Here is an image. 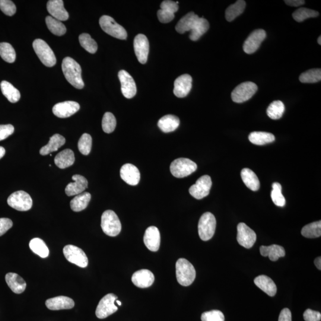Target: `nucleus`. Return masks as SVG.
I'll return each mask as SVG.
<instances>
[{"instance_id": "nucleus-30", "label": "nucleus", "mask_w": 321, "mask_h": 321, "mask_svg": "<svg viewBox=\"0 0 321 321\" xmlns=\"http://www.w3.org/2000/svg\"><path fill=\"white\" fill-rule=\"evenodd\" d=\"M260 253L263 256H268L269 259L272 261H276L279 257H284L285 255L284 247L277 245V244H272V245L268 246H260Z\"/></svg>"}, {"instance_id": "nucleus-54", "label": "nucleus", "mask_w": 321, "mask_h": 321, "mask_svg": "<svg viewBox=\"0 0 321 321\" xmlns=\"http://www.w3.org/2000/svg\"><path fill=\"white\" fill-rule=\"evenodd\" d=\"M161 9L165 10L168 12L175 14L179 10V6L176 2L170 1V0H165L162 2L160 6Z\"/></svg>"}, {"instance_id": "nucleus-28", "label": "nucleus", "mask_w": 321, "mask_h": 321, "mask_svg": "<svg viewBox=\"0 0 321 321\" xmlns=\"http://www.w3.org/2000/svg\"><path fill=\"white\" fill-rule=\"evenodd\" d=\"M75 161L74 152L71 149H66L56 155L55 163L61 169L72 166Z\"/></svg>"}, {"instance_id": "nucleus-22", "label": "nucleus", "mask_w": 321, "mask_h": 321, "mask_svg": "<svg viewBox=\"0 0 321 321\" xmlns=\"http://www.w3.org/2000/svg\"><path fill=\"white\" fill-rule=\"evenodd\" d=\"M155 276L151 271L148 269H141L133 274L132 281L136 287L144 288L150 287L154 283Z\"/></svg>"}, {"instance_id": "nucleus-34", "label": "nucleus", "mask_w": 321, "mask_h": 321, "mask_svg": "<svg viewBox=\"0 0 321 321\" xmlns=\"http://www.w3.org/2000/svg\"><path fill=\"white\" fill-rule=\"evenodd\" d=\"M3 95L12 103H17L21 99L20 92L8 81H3L0 84Z\"/></svg>"}, {"instance_id": "nucleus-20", "label": "nucleus", "mask_w": 321, "mask_h": 321, "mask_svg": "<svg viewBox=\"0 0 321 321\" xmlns=\"http://www.w3.org/2000/svg\"><path fill=\"white\" fill-rule=\"evenodd\" d=\"M120 176L126 183L132 186L137 185L141 179L138 168L131 164L123 165L120 170Z\"/></svg>"}, {"instance_id": "nucleus-4", "label": "nucleus", "mask_w": 321, "mask_h": 321, "mask_svg": "<svg viewBox=\"0 0 321 321\" xmlns=\"http://www.w3.org/2000/svg\"><path fill=\"white\" fill-rule=\"evenodd\" d=\"M33 48L38 58L44 65L52 68L56 64L55 53L45 41L37 39L34 41Z\"/></svg>"}, {"instance_id": "nucleus-58", "label": "nucleus", "mask_w": 321, "mask_h": 321, "mask_svg": "<svg viewBox=\"0 0 321 321\" xmlns=\"http://www.w3.org/2000/svg\"><path fill=\"white\" fill-rule=\"evenodd\" d=\"M314 264H315L316 266L317 267V268L320 270L321 269V257H317L314 260Z\"/></svg>"}, {"instance_id": "nucleus-50", "label": "nucleus", "mask_w": 321, "mask_h": 321, "mask_svg": "<svg viewBox=\"0 0 321 321\" xmlns=\"http://www.w3.org/2000/svg\"><path fill=\"white\" fill-rule=\"evenodd\" d=\"M0 10L9 17H12L17 12V7L10 0H0Z\"/></svg>"}, {"instance_id": "nucleus-12", "label": "nucleus", "mask_w": 321, "mask_h": 321, "mask_svg": "<svg viewBox=\"0 0 321 321\" xmlns=\"http://www.w3.org/2000/svg\"><path fill=\"white\" fill-rule=\"evenodd\" d=\"M212 184L211 177L205 175L200 177L196 183L190 187L189 193L196 199H202L209 195Z\"/></svg>"}, {"instance_id": "nucleus-16", "label": "nucleus", "mask_w": 321, "mask_h": 321, "mask_svg": "<svg viewBox=\"0 0 321 321\" xmlns=\"http://www.w3.org/2000/svg\"><path fill=\"white\" fill-rule=\"evenodd\" d=\"M134 50L136 57L141 64L147 62L149 51V44L147 37L143 34H139L134 40Z\"/></svg>"}, {"instance_id": "nucleus-1", "label": "nucleus", "mask_w": 321, "mask_h": 321, "mask_svg": "<svg viewBox=\"0 0 321 321\" xmlns=\"http://www.w3.org/2000/svg\"><path fill=\"white\" fill-rule=\"evenodd\" d=\"M62 71L67 81L73 87L81 90L84 87L82 78V69L79 63L71 57H67L63 60Z\"/></svg>"}, {"instance_id": "nucleus-33", "label": "nucleus", "mask_w": 321, "mask_h": 321, "mask_svg": "<svg viewBox=\"0 0 321 321\" xmlns=\"http://www.w3.org/2000/svg\"><path fill=\"white\" fill-rule=\"evenodd\" d=\"M209 28V24L208 21L204 18H199L192 31H190V39L193 41L198 40L208 31Z\"/></svg>"}, {"instance_id": "nucleus-38", "label": "nucleus", "mask_w": 321, "mask_h": 321, "mask_svg": "<svg viewBox=\"0 0 321 321\" xmlns=\"http://www.w3.org/2000/svg\"><path fill=\"white\" fill-rule=\"evenodd\" d=\"M30 249L33 252L43 258L49 255V249L44 241L40 238H34L30 243Z\"/></svg>"}, {"instance_id": "nucleus-3", "label": "nucleus", "mask_w": 321, "mask_h": 321, "mask_svg": "<svg viewBox=\"0 0 321 321\" xmlns=\"http://www.w3.org/2000/svg\"><path fill=\"white\" fill-rule=\"evenodd\" d=\"M101 228L104 233L110 237H116L122 230L118 216L111 210L105 211L101 217Z\"/></svg>"}, {"instance_id": "nucleus-24", "label": "nucleus", "mask_w": 321, "mask_h": 321, "mask_svg": "<svg viewBox=\"0 0 321 321\" xmlns=\"http://www.w3.org/2000/svg\"><path fill=\"white\" fill-rule=\"evenodd\" d=\"M46 304L48 309L52 310L71 309L75 306L74 301L71 298L63 295L49 298Z\"/></svg>"}, {"instance_id": "nucleus-23", "label": "nucleus", "mask_w": 321, "mask_h": 321, "mask_svg": "<svg viewBox=\"0 0 321 321\" xmlns=\"http://www.w3.org/2000/svg\"><path fill=\"white\" fill-rule=\"evenodd\" d=\"M74 182L70 183L66 186L65 192L69 196H76L84 192L88 186V180L81 175L76 174L72 177Z\"/></svg>"}, {"instance_id": "nucleus-17", "label": "nucleus", "mask_w": 321, "mask_h": 321, "mask_svg": "<svg viewBox=\"0 0 321 321\" xmlns=\"http://www.w3.org/2000/svg\"><path fill=\"white\" fill-rule=\"evenodd\" d=\"M80 110V105L75 101H65L55 105L53 108L54 114L59 118H68Z\"/></svg>"}, {"instance_id": "nucleus-47", "label": "nucleus", "mask_w": 321, "mask_h": 321, "mask_svg": "<svg viewBox=\"0 0 321 321\" xmlns=\"http://www.w3.org/2000/svg\"><path fill=\"white\" fill-rule=\"evenodd\" d=\"M117 122L115 116L112 113L107 112L104 114L102 120V128L104 132L111 133L115 130Z\"/></svg>"}, {"instance_id": "nucleus-7", "label": "nucleus", "mask_w": 321, "mask_h": 321, "mask_svg": "<svg viewBox=\"0 0 321 321\" xmlns=\"http://www.w3.org/2000/svg\"><path fill=\"white\" fill-rule=\"evenodd\" d=\"M197 165L189 159L180 158L174 160L170 165V171L177 178H183L195 172Z\"/></svg>"}, {"instance_id": "nucleus-35", "label": "nucleus", "mask_w": 321, "mask_h": 321, "mask_svg": "<svg viewBox=\"0 0 321 321\" xmlns=\"http://www.w3.org/2000/svg\"><path fill=\"white\" fill-rule=\"evenodd\" d=\"M91 199L90 193L83 192L76 195L71 201V207L75 212H80L87 208Z\"/></svg>"}, {"instance_id": "nucleus-61", "label": "nucleus", "mask_w": 321, "mask_h": 321, "mask_svg": "<svg viewBox=\"0 0 321 321\" xmlns=\"http://www.w3.org/2000/svg\"><path fill=\"white\" fill-rule=\"evenodd\" d=\"M116 303L118 304L119 306H121V305H122V302H121L120 301L118 300H116Z\"/></svg>"}, {"instance_id": "nucleus-43", "label": "nucleus", "mask_w": 321, "mask_h": 321, "mask_svg": "<svg viewBox=\"0 0 321 321\" xmlns=\"http://www.w3.org/2000/svg\"><path fill=\"white\" fill-rule=\"evenodd\" d=\"M321 70L320 69H313L303 73L300 76L299 81L304 84H314L320 81Z\"/></svg>"}, {"instance_id": "nucleus-19", "label": "nucleus", "mask_w": 321, "mask_h": 321, "mask_svg": "<svg viewBox=\"0 0 321 321\" xmlns=\"http://www.w3.org/2000/svg\"><path fill=\"white\" fill-rule=\"evenodd\" d=\"M145 246L152 252H157L160 249L161 236L160 231L155 226H151L145 231L144 237Z\"/></svg>"}, {"instance_id": "nucleus-25", "label": "nucleus", "mask_w": 321, "mask_h": 321, "mask_svg": "<svg viewBox=\"0 0 321 321\" xmlns=\"http://www.w3.org/2000/svg\"><path fill=\"white\" fill-rule=\"evenodd\" d=\"M254 282L257 287L269 296L273 297L276 294L277 288L275 282L269 276L264 275H259L254 279Z\"/></svg>"}, {"instance_id": "nucleus-42", "label": "nucleus", "mask_w": 321, "mask_h": 321, "mask_svg": "<svg viewBox=\"0 0 321 321\" xmlns=\"http://www.w3.org/2000/svg\"><path fill=\"white\" fill-rule=\"evenodd\" d=\"M0 56L5 62L13 63L15 62L17 55L11 44L2 43H0Z\"/></svg>"}, {"instance_id": "nucleus-49", "label": "nucleus", "mask_w": 321, "mask_h": 321, "mask_svg": "<svg viewBox=\"0 0 321 321\" xmlns=\"http://www.w3.org/2000/svg\"><path fill=\"white\" fill-rule=\"evenodd\" d=\"M202 321H224L225 317L221 311L213 310L203 313L201 315Z\"/></svg>"}, {"instance_id": "nucleus-59", "label": "nucleus", "mask_w": 321, "mask_h": 321, "mask_svg": "<svg viewBox=\"0 0 321 321\" xmlns=\"http://www.w3.org/2000/svg\"><path fill=\"white\" fill-rule=\"evenodd\" d=\"M6 154L5 149L2 147H0V159L5 156Z\"/></svg>"}, {"instance_id": "nucleus-2", "label": "nucleus", "mask_w": 321, "mask_h": 321, "mask_svg": "<svg viewBox=\"0 0 321 321\" xmlns=\"http://www.w3.org/2000/svg\"><path fill=\"white\" fill-rule=\"evenodd\" d=\"M176 278L178 282L183 286L191 285L196 278L195 268L188 260L184 258L177 260L176 265Z\"/></svg>"}, {"instance_id": "nucleus-41", "label": "nucleus", "mask_w": 321, "mask_h": 321, "mask_svg": "<svg viewBox=\"0 0 321 321\" xmlns=\"http://www.w3.org/2000/svg\"><path fill=\"white\" fill-rule=\"evenodd\" d=\"M301 234L304 237L313 239L321 236V221L312 222L305 225L301 231Z\"/></svg>"}, {"instance_id": "nucleus-18", "label": "nucleus", "mask_w": 321, "mask_h": 321, "mask_svg": "<svg viewBox=\"0 0 321 321\" xmlns=\"http://www.w3.org/2000/svg\"><path fill=\"white\" fill-rule=\"evenodd\" d=\"M191 76L184 74L174 81V94L178 98H184L189 94L192 87Z\"/></svg>"}, {"instance_id": "nucleus-10", "label": "nucleus", "mask_w": 321, "mask_h": 321, "mask_svg": "<svg viewBox=\"0 0 321 321\" xmlns=\"http://www.w3.org/2000/svg\"><path fill=\"white\" fill-rule=\"evenodd\" d=\"M117 296L114 294H108L102 298L97 307L96 316L99 319L106 318L111 314L115 313L118 307L116 306L115 301Z\"/></svg>"}, {"instance_id": "nucleus-32", "label": "nucleus", "mask_w": 321, "mask_h": 321, "mask_svg": "<svg viewBox=\"0 0 321 321\" xmlns=\"http://www.w3.org/2000/svg\"><path fill=\"white\" fill-rule=\"evenodd\" d=\"M241 177L245 185L253 191H257L260 187V182L256 174L249 168H244L241 171Z\"/></svg>"}, {"instance_id": "nucleus-6", "label": "nucleus", "mask_w": 321, "mask_h": 321, "mask_svg": "<svg viewBox=\"0 0 321 321\" xmlns=\"http://www.w3.org/2000/svg\"><path fill=\"white\" fill-rule=\"evenodd\" d=\"M100 25L102 30L111 37L122 40H126L128 38V33L125 29L109 16L105 15L101 17Z\"/></svg>"}, {"instance_id": "nucleus-57", "label": "nucleus", "mask_w": 321, "mask_h": 321, "mask_svg": "<svg viewBox=\"0 0 321 321\" xmlns=\"http://www.w3.org/2000/svg\"><path fill=\"white\" fill-rule=\"evenodd\" d=\"M284 2L286 5L292 6V7H298V6L303 5L305 3L303 0H286Z\"/></svg>"}, {"instance_id": "nucleus-31", "label": "nucleus", "mask_w": 321, "mask_h": 321, "mask_svg": "<svg viewBox=\"0 0 321 321\" xmlns=\"http://www.w3.org/2000/svg\"><path fill=\"white\" fill-rule=\"evenodd\" d=\"M66 143V139L59 134L54 135L50 138L49 144L40 149V153L42 155H49L52 152L57 151Z\"/></svg>"}, {"instance_id": "nucleus-46", "label": "nucleus", "mask_w": 321, "mask_h": 321, "mask_svg": "<svg viewBox=\"0 0 321 321\" xmlns=\"http://www.w3.org/2000/svg\"><path fill=\"white\" fill-rule=\"evenodd\" d=\"M272 190L271 193V199L274 204L280 207H283L285 205V199L282 195L281 190L282 187L278 183L272 184Z\"/></svg>"}, {"instance_id": "nucleus-40", "label": "nucleus", "mask_w": 321, "mask_h": 321, "mask_svg": "<svg viewBox=\"0 0 321 321\" xmlns=\"http://www.w3.org/2000/svg\"><path fill=\"white\" fill-rule=\"evenodd\" d=\"M284 111L285 106L282 102L275 101L269 105L268 109L266 110V113L269 118L273 120H277L281 118Z\"/></svg>"}, {"instance_id": "nucleus-52", "label": "nucleus", "mask_w": 321, "mask_h": 321, "mask_svg": "<svg viewBox=\"0 0 321 321\" xmlns=\"http://www.w3.org/2000/svg\"><path fill=\"white\" fill-rule=\"evenodd\" d=\"M14 131V127L12 125H0V141L7 139Z\"/></svg>"}, {"instance_id": "nucleus-56", "label": "nucleus", "mask_w": 321, "mask_h": 321, "mask_svg": "<svg viewBox=\"0 0 321 321\" xmlns=\"http://www.w3.org/2000/svg\"><path fill=\"white\" fill-rule=\"evenodd\" d=\"M278 321H291V313L288 308H284L279 314Z\"/></svg>"}, {"instance_id": "nucleus-9", "label": "nucleus", "mask_w": 321, "mask_h": 321, "mask_svg": "<svg viewBox=\"0 0 321 321\" xmlns=\"http://www.w3.org/2000/svg\"><path fill=\"white\" fill-rule=\"evenodd\" d=\"M33 199L27 192H15L9 197L8 203L12 208L19 211H27L33 206Z\"/></svg>"}, {"instance_id": "nucleus-21", "label": "nucleus", "mask_w": 321, "mask_h": 321, "mask_svg": "<svg viewBox=\"0 0 321 321\" xmlns=\"http://www.w3.org/2000/svg\"><path fill=\"white\" fill-rule=\"evenodd\" d=\"M47 11L52 17L60 21H66L69 18L62 0H50L47 5Z\"/></svg>"}, {"instance_id": "nucleus-36", "label": "nucleus", "mask_w": 321, "mask_h": 321, "mask_svg": "<svg viewBox=\"0 0 321 321\" xmlns=\"http://www.w3.org/2000/svg\"><path fill=\"white\" fill-rule=\"evenodd\" d=\"M251 143L256 145H264L275 141V136L272 133L263 132H253L249 136Z\"/></svg>"}, {"instance_id": "nucleus-37", "label": "nucleus", "mask_w": 321, "mask_h": 321, "mask_svg": "<svg viewBox=\"0 0 321 321\" xmlns=\"http://www.w3.org/2000/svg\"><path fill=\"white\" fill-rule=\"evenodd\" d=\"M246 8V2L239 0L228 7L225 11V18L228 22H232L242 14Z\"/></svg>"}, {"instance_id": "nucleus-39", "label": "nucleus", "mask_w": 321, "mask_h": 321, "mask_svg": "<svg viewBox=\"0 0 321 321\" xmlns=\"http://www.w3.org/2000/svg\"><path fill=\"white\" fill-rule=\"evenodd\" d=\"M46 24L51 33L57 36H62L66 33L65 25L61 21L52 17H47L46 19Z\"/></svg>"}, {"instance_id": "nucleus-51", "label": "nucleus", "mask_w": 321, "mask_h": 321, "mask_svg": "<svg viewBox=\"0 0 321 321\" xmlns=\"http://www.w3.org/2000/svg\"><path fill=\"white\" fill-rule=\"evenodd\" d=\"M157 16L158 20L163 24L169 23L174 18V14L163 9L159 10Z\"/></svg>"}, {"instance_id": "nucleus-5", "label": "nucleus", "mask_w": 321, "mask_h": 321, "mask_svg": "<svg viewBox=\"0 0 321 321\" xmlns=\"http://www.w3.org/2000/svg\"><path fill=\"white\" fill-rule=\"evenodd\" d=\"M216 219L211 212H205L200 218L198 224V233L203 241L210 240L214 236L216 228Z\"/></svg>"}, {"instance_id": "nucleus-53", "label": "nucleus", "mask_w": 321, "mask_h": 321, "mask_svg": "<svg viewBox=\"0 0 321 321\" xmlns=\"http://www.w3.org/2000/svg\"><path fill=\"white\" fill-rule=\"evenodd\" d=\"M305 321H320L321 314L317 311L307 309L303 313Z\"/></svg>"}, {"instance_id": "nucleus-14", "label": "nucleus", "mask_w": 321, "mask_h": 321, "mask_svg": "<svg viewBox=\"0 0 321 321\" xmlns=\"http://www.w3.org/2000/svg\"><path fill=\"white\" fill-rule=\"evenodd\" d=\"M266 37V34L264 30H257L253 31L244 41L243 46L244 52L247 55L256 52Z\"/></svg>"}, {"instance_id": "nucleus-13", "label": "nucleus", "mask_w": 321, "mask_h": 321, "mask_svg": "<svg viewBox=\"0 0 321 321\" xmlns=\"http://www.w3.org/2000/svg\"><path fill=\"white\" fill-rule=\"evenodd\" d=\"M237 240L240 245L250 249L256 242V234L245 223L240 222L237 225Z\"/></svg>"}, {"instance_id": "nucleus-15", "label": "nucleus", "mask_w": 321, "mask_h": 321, "mask_svg": "<svg viewBox=\"0 0 321 321\" xmlns=\"http://www.w3.org/2000/svg\"><path fill=\"white\" fill-rule=\"evenodd\" d=\"M119 80L122 86V94L125 98L130 99L135 96L137 88L134 79L126 71H120L118 74Z\"/></svg>"}, {"instance_id": "nucleus-8", "label": "nucleus", "mask_w": 321, "mask_h": 321, "mask_svg": "<svg viewBox=\"0 0 321 321\" xmlns=\"http://www.w3.org/2000/svg\"><path fill=\"white\" fill-rule=\"evenodd\" d=\"M257 91L255 83L246 82L241 83L234 89L231 93V99L234 103H243L250 99Z\"/></svg>"}, {"instance_id": "nucleus-26", "label": "nucleus", "mask_w": 321, "mask_h": 321, "mask_svg": "<svg viewBox=\"0 0 321 321\" xmlns=\"http://www.w3.org/2000/svg\"><path fill=\"white\" fill-rule=\"evenodd\" d=\"M6 281L10 288L16 294L23 293L27 287V283L24 278L15 273L10 272L6 274Z\"/></svg>"}, {"instance_id": "nucleus-44", "label": "nucleus", "mask_w": 321, "mask_h": 321, "mask_svg": "<svg viewBox=\"0 0 321 321\" xmlns=\"http://www.w3.org/2000/svg\"><path fill=\"white\" fill-rule=\"evenodd\" d=\"M79 43L81 46L88 52L95 54L98 50V45L96 41L92 39L90 35L82 34L79 37Z\"/></svg>"}, {"instance_id": "nucleus-60", "label": "nucleus", "mask_w": 321, "mask_h": 321, "mask_svg": "<svg viewBox=\"0 0 321 321\" xmlns=\"http://www.w3.org/2000/svg\"><path fill=\"white\" fill-rule=\"evenodd\" d=\"M321 37H319L318 38V39H317V43L319 44V45H321Z\"/></svg>"}, {"instance_id": "nucleus-29", "label": "nucleus", "mask_w": 321, "mask_h": 321, "mask_svg": "<svg viewBox=\"0 0 321 321\" xmlns=\"http://www.w3.org/2000/svg\"><path fill=\"white\" fill-rule=\"evenodd\" d=\"M180 125V120L176 116L166 115L159 120L158 126L164 133H170L176 130Z\"/></svg>"}, {"instance_id": "nucleus-55", "label": "nucleus", "mask_w": 321, "mask_h": 321, "mask_svg": "<svg viewBox=\"0 0 321 321\" xmlns=\"http://www.w3.org/2000/svg\"><path fill=\"white\" fill-rule=\"evenodd\" d=\"M13 226V222L7 218H0V236H3Z\"/></svg>"}, {"instance_id": "nucleus-45", "label": "nucleus", "mask_w": 321, "mask_h": 321, "mask_svg": "<svg viewBox=\"0 0 321 321\" xmlns=\"http://www.w3.org/2000/svg\"><path fill=\"white\" fill-rule=\"evenodd\" d=\"M319 13L306 8L298 9L293 14V18L297 22H301L307 19L318 17Z\"/></svg>"}, {"instance_id": "nucleus-11", "label": "nucleus", "mask_w": 321, "mask_h": 321, "mask_svg": "<svg viewBox=\"0 0 321 321\" xmlns=\"http://www.w3.org/2000/svg\"><path fill=\"white\" fill-rule=\"evenodd\" d=\"M63 253L69 262L81 268H86L88 265V257L81 248L69 244L64 247Z\"/></svg>"}, {"instance_id": "nucleus-48", "label": "nucleus", "mask_w": 321, "mask_h": 321, "mask_svg": "<svg viewBox=\"0 0 321 321\" xmlns=\"http://www.w3.org/2000/svg\"><path fill=\"white\" fill-rule=\"evenodd\" d=\"M92 144V139L90 135L84 133L78 142V149L81 153L84 155L90 154Z\"/></svg>"}, {"instance_id": "nucleus-27", "label": "nucleus", "mask_w": 321, "mask_h": 321, "mask_svg": "<svg viewBox=\"0 0 321 321\" xmlns=\"http://www.w3.org/2000/svg\"><path fill=\"white\" fill-rule=\"evenodd\" d=\"M199 18L195 13H189L178 22L176 27V31L181 34L185 33L186 32L191 31Z\"/></svg>"}]
</instances>
